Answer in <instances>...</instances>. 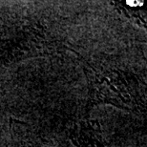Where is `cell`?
<instances>
[{
	"instance_id": "cell-1",
	"label": "cell",
	"mask_w": 147,
	"mask_h": 147,
	"mask_svg": "<svg viewBox=\"0 0 147 147\" xmlns=\"http://www.w3.org/2000/svg\"><path fill=\"white\" fill-rule=\"evenodd\" d=\"M82 68L88 83L87 110L110 104L135 114H145V83L137 74L107 57L83 59Z\"/></svg>"
},
{
	"instance_id": "cell-4",
	"label": "cell",
	"mask_w": 147,
	"mask_h": 147,
	"mask_svg": "<svg viewBox=\"0 0 147 147\" xmlns=\"http://www.w3.org/2000/svg\"><path fill=\"white\" fill-rule=\"evenodd\" d=\"M111 3L126 18L133 20L140 27L146 28V8L143 0H125Z\"/></svg>"
},
{
	"instance_id": "cell-3",
	"label": "cell",
	"mask_w": 147,
	"mask_h": 147,
	"mask_svg": "<svg viewBox=\"0 0 147 147\" xmlns=\"http://www.w3.org/2000/svg\"><path fill=\"white\" fill-rule=\"evenodd\" d=\"M9 128L10 142L8 147H49L28 123L11 119Z\"/></svg>"
},
{
	"instance_id": "cell-2",
	"label": "cell",
	"mask_w": 147,
	"mask_h": 147,
	"mask_svg": "<svg viewBox=\"0 0 147 147\" xmlns=\"http://www.w3.org/2000/svg\"><path fill=\"white\" fill-rule=\"evenodd\" d=\"M69 138L76 147H107L100 124L96 119L75 122L69 129Z\"/></svg>"
}]
</instances>
